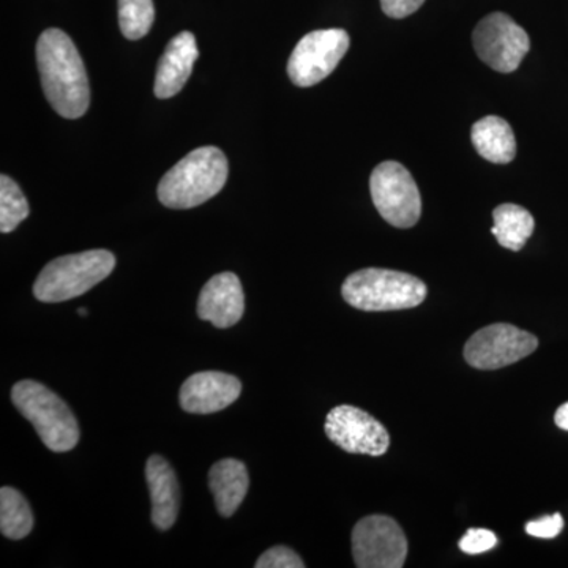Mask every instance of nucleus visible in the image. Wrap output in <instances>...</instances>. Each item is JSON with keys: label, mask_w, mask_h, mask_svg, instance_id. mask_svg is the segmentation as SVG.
<instances>
[{"label": "nucleus", "mask_w": 568, "mask_h": 568, "mask_svg": "<svg viewBox=\"0 0 568 568\" xmlns=\"http://www.w3.org/2000/svg\"><path fill=\"white\" fill-rule=\"evenodd\" d=\"M37 65L52 110L65 119L82 118L91 104V88L80 52L65 32L48 29L41 33Z\"/></svg>", "instance_id": "1"}, {"label": "nucleus", "mask_w": 568, "mask_h": 568, "mask_svg": "<svg viewBox=\"0 0 568 568\" xmlns=\"http://www.w3.org/2000/svg\"><path fill=\"white\" fill-rule=\"evenodd\" d=\"M227 173L226 155L219 148L196 149L163 175L159 185L160 203L178 211L197 207L222 192Z\"/></svg>", "instance_id": "2"}, {"label": "nucleus", "mask_w": 568, "mask_h": 568, "mask_svg": "<svg viewBox=\"0 0 568 568\" xmlns=\"http://www.w3.org/2000/svg\"><path fill=\"white\" fill-rule=\"evenodd\" d=\"M346 304L362 312L416 308L428 290L417 276L388 268H362L347 276L342 287Z\"/></svg>", "instance_id": "3"}, {"label": "nucleus", "mask_w": 568, "mask_h": 568, "mask_svg": "<svg viewBox=\"0 0 568 568\" xmlns=\"http://www.w3.org/2000/svg\"><path fill=\"white\" fill-rule=\"evenodd\" d=\"M114 267V254L108 250L67 254L44 265L33 284V295L44 304L80 297L108 278Z\"/></svg>", "instance_id": "4"}, {"label": "nucleus", "mask_w": 568, "mask_h": 568, "mask_svg": "<svg viewBox=\"0 0 568 568\" xmlns=\"http://www.w3.org/2000/svg\"><path fill=\"white\" fill-rule=\"evenodd\" d=\"M11 402L52 452H69L80 440V426L67 403L36 381H21L11 388Z\"/></svg>", "instance_id": "5"}, {"label": "nucleus", "mask_w": 568, "mask_h": 568, "mask_svg": "<svg viewBox=\"0 0 568 568\" xmlns=\"http://www.w3.org/2000/svg\"><path fill=\"white\" fill-rule=\"evenodd\" d=\"M377 212L399 230L416 226L422 215V197L416 181L398 162L377 164L369 179Z\"/></svg>", "instance_id": "6"}, {"label": "nucleus", "mask_w": 568, "mask_h": 568, "mask_svg": "<svg viewBox=\"0 0 568 568\" xmlns=\"http://www.w3.org/2000/svg\"><path fill=\"white\" fill-rule=\"evenodd\" d=\"M473 44L480 61L499 73L518 70L530 50L528 32L500 11L478 22L473 32Z\"/></svg>", "instance_id": "7"}, {"label": "nucleus", "mask_w": 568, "mask_h": 568, "mask_svg": "<svg viewBox=\"0 0 568 568\" xmlns=\"http://www.w3.org/2000/svg\"><path fill=\"white\" fill-rule=\"evenodd\" d=\"M407 548L405 530L386 515L362 518L353 530V556L358 568H402Z\"/></svg>", "instance_id": "8"}, {"label": "nucleus", "mask_w": 568, "mask_h": 568, "mask_svg": "<svg viewBox=\"0 0 568 568\" xmlns=\"http://www.w3.org/2000/svg\"><path fill=\"white\" fill-rule=\"evenodd\" d=\"M349 47V36L343 29L310 32L298 41L287 61L290 80L298 88L316 85L336 69Z\"/></svg>", "instance_id": "9"}, {"label": "nucleus", "mask_w": 568, "mask_h": 568, "mask_svg": "<svg viewBox=\"0 0 568 568\" xmlns=\"http://www.w3.org/2000/svg\"><path fill=\"white\" fill-rule=\"evenodd\" d=\"M538 338L511 324H491L476 332L465 346L467 364L477 369H499L536 353Z\"/></svg>", "instance_id": "10"}, {"label": "nucleus", "mask_w": 568, "mask_h": 568, "mask_svg": "<svg viewBox=\"0 0 568 568\" xmlns=\"http://www.w3.org/2000/svg\"><path fill=\"white\" fill-rule=\"evenodd\" d=\"M325 435L347 454L383 457L390 447L386 426L361 407L336 406L325 418Z\"/></svg>", "instance_id": "11"}, {"label": "nucleus", "mask_w": 568, "mask_h": 568, "mask_svg": "<svg viewBox=\"0 0 568 568\" xmlns=\"http://www.w3.org/2000/svg\"><path fill=\"white\" fill-rule=\"evenodd\" d=\"M242 383L220 372L190 376L181 387V406L190 414H213L233 405L241 396Z\"/></svg>", "instance_id": "12"}, {"label": "nucleus", "mask_w": 568, "mask_h": 568, "mask_svg": "<svg viewBox=\"0 0 568 568\" xmlns=\"http://www.w3.org/2000/svg\"><path fill=\"white\" fill-rule=\"evenodd\" d=\"M245 295L241 280L223 272L209 280L197 301V316L219 328L233 327L244 316Z\"/></svg>", "instance_id": "13"}, {"label": "nucleus", "mask_w": 568, "mask_h": 568, "mask_svg": "<svg viewBox=\"0 0 568 568\" xmlns=\"http://www.w3.org/2000/svg\"><path fill=\"white\" fill-rule=\"evenodd\" d=\"M200 58L196 39L192 32H181L168 43L156 69L153 92L159 99H171L182 91Z\"/></svg>", "instance_id": "14"}, {"label": "nucleus", "mask_w": 568, "mask_h": 568, "mask_svg": "<svg viewBox=\"0 0 568 568\" xmlns=\"http://www.w3.org/2000/svg\"><path fill=\"white\" fill-rule=\"evenodd\" d=\"M152 500V523L159 530L173 528L181 508V488L173 467L160 455H152L145 466Z\"/></svg>", "instance_id": "15"}, {"label": "nucleus", "mask_w": 568, "mask_h": 568, "mask_svg": "<svg viewBox=\"0 0 568 568\" xmlns=\"http://www.w3.org/2000/svg\"><path fill=\"white\" fill-rule=\"evenodd\" d=\"M248 470L239 459H222L209 473V487L222 517H233L248 493Z\"/></svg>", "instance_id": "16"}, {"label": "nucleus", "mask_w": 568, "mask_h": 568, "mask_svg": "<svg viewBox=\"0 0 568 568\" xmlns=\"http://www.w3.org/2000/svg\"><path fill=\"white\" fill-rule=\"evenodd\" d=\"M474 148L481 159L495 164L511 163L517 156V140L514 129L506 119L497 115H487L474 123L473 132Z\"/></svg>", "instance_id": "17"}, {"label": "nucleus", "mask_w": 568, "mask_h": 568, "mask_svg": "<svg viewBox=\"0 0 568 568\" xmlns=\"http://www.w3.org/2000/svg\"><path fill=\"white\" fill-rule=\"evenodd\" d=\"M495 226L491 234L504 248L519 252L534 233L536 222L532 213L518 204H500L493 211Z\"/></svg>", "instance_id": "18"}, {"label": "nucleus", "mask_w": 568, "mask_h": 568, "mask_svg": "<svg viewBox=\"0 0 568 568\" xmlns=\"http://www.w3.org/2000/svg\"><path fill=\"white\" fill-rule=\"evenodd\" d=\"M33 515L28 500L14 488L0 489V530L11 540H22L32 532Z\"/></svg>", "instance_id": "19"}, {"label": "nucleus", "mask_w": 568, "mask_h": 568, "mask_svg": "<svg viewBox=\"0 0 568 568\" xmlns=\"http://www.w3.org/2000/svg\"><path fill=\"white\" fill-rule=\"evenodd\" d=\"M31 207L18 183L9 175L0 178V231L9 234L29 216Z\"/></svg>", "instance_id": "20"}, {"label": "nucleus", "mask_w": 568, "mask_h": 568, "mask_svg": "<svg viewBox=\"0 0 568 568\" xmlns=\"http://www.w3.org/2000/svg\"><path fill=\"white\" fill-rule=\"evenodd\" d=\"M155 20L152 0H119V26L123 37L140 40L151 31Z\"/></svg>", "instance_id": "21"}, {"label": "nucleus", "mask_w": 568, "mask_h": 568, "mask_svg": "<svg viewBox=\"0 0 568 568\" xmlns=\"http://www.w3.org/2000/svg\"><path fill=\"white\" fill-rule=\"evenodd\" d=\"M256 568H304V560L287 547H274L267 549L257 562L254 564Z\"/></svg>", "instance_id": "22"}, {"label": "nucleus", "mask_w": 568, "mask_h": 568, "mask_svg": "<svg viewBox=\"0 0 568 568\" xmlns=\"http://www.w3.org/2000/svg\"><path fill=\"white\" fill-rule=\"evenodd\" d=\"M458 545L466 555H481L496 547L497 537L488 529H469Z\"/></svg>", "instance_id": "23"}, {"label": "nucleus", "mask_w": 568, "mask_h": 568, "mask_svg": "<svg viewBox=\"0 0 568 568\" xmlns=\"http://www.w3.org/2000/svg\"><path fill=\"white\" fill-rule=\"evenodd\" d=\"M562 529L564 518L560 514L549 515V517L536 519V521H529L526 525V532L538 538L558 537Z\"/></svg>", "instance_id": "24"}, {"label": "nucleus", "mask_w": 568, "mask_h": 568, "mask_svg": "<svg viewBox=\"0 0 568 568\" xmlns=\"http://www.w3.org/2000/svg\"><path fill=\"white\" fill-rule=\"evenodd\" d=\"M425 0H381L384 13L387 17L395 18V20H403V18L410 17L416 13Z\"/></svg>", "instance_id": "25"}, {"label": "nucleus", "mask_w": 568, "mask_h": 568, "mask_svg": "<svg viewBox=\"0 0 568 568\" xmlns=\"http://www.w3.org/2000/svg\"><path fill=\"white\" fill-rule=\"evenodd\" d=\"M555 424L564 432H568V403L559 407L555 414Z\"/></svg>", "instance_id": "26"}, {"label": "nucleus", "mask_w": 568, "mask_h": 568, "mask_svg": "<svg viewBox=\"0 0 568 568\" xmlns=\"http://www.w3.org/2000/svg\"><path fill=\"white\" fill-rule=\"evenodd\" d=\"M78 315H80V316H88V310H85V308L78 310Z\"/></svg>", "instance_id": "27"}]
</instances>
